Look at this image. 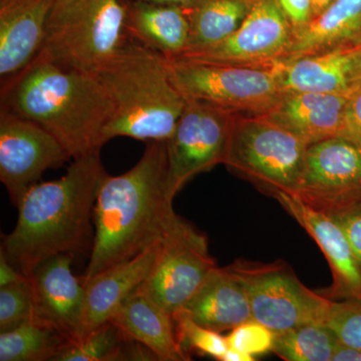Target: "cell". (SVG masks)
<instances>
[{"label": "cell", "instance_id": "6da1fadb", "mask_svg": "<svg viewBox=\"0 0 361 361\" xmlns=\"http://www.w3.org/2000/svg\"><path fill=\"white\" fill-rule=\"evenodd\" d=\"M180 219L167 193V144L148 142L134 167L122 175L106 173L102 180L82 282L139 255L161 241Z\"/></svg>", "mask_w": 361, "mask_h": 361}, {"label": "cell", "instance_id": "7a4b0ae2", "mask_svg": "<svg viewBox=\"0 0 361 361\" xmlns=\"http://www.w3.org/2000/svg\"><path fill=\"white\" fill-rule=\"evenodd\" d=\"M99 151L73 159L63 177L37 183L21 199L18 223L0 252L26 277L54 256L92 245L94 204L106 175Z\"/></svg>", "mask_w": 361, "mask_h": 361}, {"label": "cell", "instance_id": "3957f363", "mask_svg": "<svg viewBox=\"0 0 361 361\" xmlns=\"http://www.w3.org/2000/svg\"><path fill=\"white\" fill-rule=\"evenodd\" d=\"M1 108L44 128L73 160L102 149L114 114L96 75L39 61L2 82Z\"/></svg>", "mask_w": 361, "mask_h": 361}, {"label": "cell", "instance_id": "277c9868", "mask_svg": "<svg viewBox=\"0 0 361 361\" xmlns=\"http://www.w3.org/2000/svg\"><path fill=\"white\" fill-rule=\"evenodd\" d=\"M92 75L114 103L113 116L104 130V145L116 137L168 141L186 99L171 80L165 56L141 42L126 40Z\"/></svg>", "mask_w": 361, "mask_h": 361}, {"label": "cell", "instance_id": "5b68a950", "mask_svg": "<svg viewBox=\"0 0 361 361\" xmlns=\"http://www.w3.org/2000/svg\"><path fill=\"white\" fill-rule=\"evenodd\" d=\"M126 32L122 0H56L33 61L92 75L125 44Z\"/></svg>", "mask_w": 361, "mask_h": 361}, {"label": "cell", "instance_id": "8992f818", "mask_svg": "<svg viewBox=\"0 0 361 361\" xmlns=\"http://www.w3.org/2000/svg\"><path fill=\"white\" fill-rule=\"evenodd\" d=\"M308 145L263 115L237 114L224 165L271 197L295 193Z\"/></svg>", "mask_w": 361, "mask_h": 361}, {"label": "cell", "instance_id": "52a82bcc", "mask_svg": "<svg viewBox=\"0 0 361 361\" xmlns=\"http://www.w3.org/2000/svg\"><path fill=\"white\" fill-rule=\"evenodd\" d=\"M167 66L173 84L185 99L231 113L264 115L282 94L273 68L185 59H167Z\"/></svg>", "mask_w": 361, "mask_h": 361}, {"label": "cell", "instance_id": "ba28073f", "mask_svg": "<svg viewBox=\"0 0 361 361\" xmlns=\"http://www.w3.org/2000/svg\"><path fill=\"white\" fill-rule=\"evenodd\" d=\"M245 287L252 318L274 334L326 323L331 299L310 290L284 261H235L229 265Z\"/></svg>", "mask_w": 361, "mask_h": 361}, {"label": "cell", "instance_id": "9c48e42d", "mask_svg": "<svg viewBox=\"0 0 361 361\" xmlns=\"http://www.w3.org/2000/svg\"><path fill=\"white\" fill-rule=\"evenodd\" d=\"M237 114L188 101L167 144V193L176 195L195 176L224 163Z\"/></svg>", "mask_w": 361, "mask_h": 361}, {"label": "cell", "instance_id": "30bf717a", "mask_svg": "<svg viewBox=\"0 0 361 361\" xmlns=\"http://www.w3.org/2000/svg\"><path fill=\"white\" fill-rule=\"evenodd\" d=\"M217 267L206 235L180 218L161 240L155 264L137 292L174 315Z\"/></svg>", "mask_w": 361, "mask_h": 361}, {"label": "cell", "instance_id": "8fae6325", "mask_svg": "<svg viewBox=\"0 0 361 361\" xmlns=\"http://www.w3.org/2000/svg\"><path fill=\"white\" fill-rule=\"evenodd\" d=\"M293 37V28L277 0H255L245 20L228 39L174 59L273 68L286 59Z\"/></svg>", "mask_w": 361, "mask_h": 361}, {"label": "cell", "instance_id": "7c38bea8", "mask_svg": "<svg viewBox=\"0 0 361 361\" xmlns=\"http://www.w3.org/2000/svg\"><path fill=\"white\" fill-rule=\"evenodd\" d=\"M61 142L44 128L11 111L0 110V180L13 206L45 171L70 161Z\"/></svg>", "mask_w": 361, "mask_h": 361}, {"label": "cell", "instance_id": "4fadbf2b", "mask_svg": "<svg viewBox=\"0 0 361 361\" xmlns=\"http://www.w3.org/2000/svg\"><path fill=\"white\" fill-rule=\"evenodd\" d=\"M294 195L325 213L361 201V149L342 135L310 145Z\"/></svg>", "mask_w": 361, "mask_h": 361}, {"label": "cell", "instance_id": "5bb4252c", "mask_svg": "<svg viewBox=\"0 0 361 361\" xmlns=\"http://www.w3.org/2000/svg\"><path fill=\"white\" fill-rule=\"evenodd\" d=\"M73 255L61 254L40 264L28 277L32 318L75 341L82 336L85 286L71 271Z\"/></svg>", "mask_w": 361, "mask_h": 361}, {"label": "cell", "instance_id": "9a60e30c", "mask_svg": "<svg viewBox=\"0 0 361 361\" xmlns=\"http://www.w3.org/2000/svg\"><path fill=\"white\" fill-rule=\"evenodd\" d=\"M275 198L314 240L329 262L334 281L322 295L331 300L361 296L360 266L334 218L308 205L296 195L280 193Z\"/></svg>", "mask_w": 361, "mask_h": 361}, {"label": "cell", "instance_id": "2e32d148", "mask_svg": "<svg viewBox=\"0 0 361 361\" xmlns=\"http://www.w3.org/2000/svg\"><path fill=\"white\" fill-rule=\"evenodd\" d=\"M56 0H0V77H16L37 58Z\"/></svg>", "mask_w": 361, "mask_h": 361}, {"label": "cell", "instance_id": "e0dca14e", "mask_svg": "<svg viewBox=\"0 0 361 361\" xmlns=\"http://www.w3.org/2000/svg\"><path fill=\"white\" fill-rule=\"evenodd\" d=\"M360 47L284 59L273 68L284 92L348 94L360 82Z\"/></svg>", "mask_w": 361, "mask_h": 361}, {"label": "cell", "instance_id": "ac0fdd59", "mask_svg": "<svg viewBox=\"0 0 361 361\" xmlns=\"http://www.w3.org/2000/svg\"><path fill=\"white\" fill-rule=\"evenodd\" d=\"M348 96L349 94L284 92L273 108L263 116L310 146L341 135Z\"/></svg>", "mask_w": 361, "mask_h": 361}, {"label": "cell", "instance_id": "d6986e66", "mask_svg": "<svg viewBox=\"0 0 361 361\" xmlns=\"http://www.w3.org/2000/svg\"><path fill=\"white\" fill-rule=\"evenodd\" d=\"M161 240L135 257L99 273L84 283L85 305L80 337L110 322L120 306L144 283L155 264Z\"/></svg>", "mask_w": 361, "mask_h": 361}, {"label": "cell", "instance_id": "ffe728a7", "mask_svg": "<svg viewBox=\"0 0 361 361\" xmlns=\"http://www.w3.org/2000/svg\"><path fill=\"white\" fill-rule=\"evenodd\" d=\"M177 313L220 334L253 319L245 287L230 266L214 269Z\"/></svg>", "mask_w": 361, "mask_h": 361}, {"label": "cell", "instance_id": "44dd1931", "mask_svg": "<svg viewBox=\"0 0 361 361\" xmlns=\"http://www.w3.org/2000/svg\"><path fill=\"white\" fill-rule=\"evenodd\" d=\"M110 322L126 336L154 351L161 361L190 360L180 348L174 316L140 292H134Z\"/></svg>", "mask_w": 361, "mask_h": 361}, {"label": "cell", "instance_id": "7402d4cb", "mask_svg": "<svg viewBox=\"0 0 361 361\" xmlns=\"http://www.w3.org/2000/svg\"><path fill=\"white\" fill-rule=\"evenodd\" d=\"M127 32L166 59L179 58L189 44L188 9L132 0L127 4Z\"/></svg>", "mask_w": 361, "mask_h": 361}, {"label": "cell", "instance_id": "603a6c76", "mask_svg": "<svg viewBox=\"0 0 361 361\" xmlns=\"http://www.w3.org/2000/svg\"><path fill=\"white\" fill-rule=\"evenodd\" d=\"M360 47L361 0H334L305 27L294 32L285 59Z\"/></svg>", "mask_w": 361, "mask_h": 361}, {"label": "cell", "instance_id": "cb8c5ba5", "mask_svg": "<svg viewBox=\"0 0 361 361\" xmlns=\"http://www.w3.org/2000/svg\"><path fill=\"white\" fill-rule=\"evenodd\" d=\"M254 2L250 4L248 0H202L197 6L187 8L190 37L184 54L208 49L228 39L245 20Z\"/></svg>", "mask_w": 361, "mask_h": 361}, {"label": "cell", "instance_id": "d4e9b609", "mask_svg": "<svg viewBox=\"0 0 361 361\" xmlns=\"http://www.w3.org/2000/svg\"><path fill=\"white\" fill-rule=\"evenodd\" d=\"M66 342L56 329L32 318L0 334V361L54 360Z\"/></svg>", "mask_w": 361, "mask_h": 361}, {"label": "cell", "instance_id": "484cf974", "mask_svg": "<svg viewBox=\"0 0 361 361\" xmlns=\"http://www.w3.org/2000/svg\"><path fill=\"white\" fill-rule=\"evenodd\" d=\"M337 343L326 323H308L275 334L272 353L286 361H331Z\"/></svg>", "mask_w": 361, "mask_h": 361}, {"label": "cell", "instance_id": "4316f807", "mask_svg": "<svg viewBox=\"0 0 361 361\" xmlns=\"http://www.w3.org/2000/svg\"><path fill=\"white\" fill-rule=\"evenodd\" d=\"M128 337L111 322L75 341L66 342L52 361L123 360Z\"/></svg>", "mask_w": 361, "mask_h": 361}, {"label": "cell", "instance_id": "83f0119b", "mask_svg": "<svg viewBox=\"0 0 361 361\" xmlns=\"http://www.w3.org/2000/svg\"><path fill=\"white\" fill-rule=\"evenodd\" d=\"M174 319L178 339L185 353L194 350L202 355H208L222 360L228 349L226 336L220 332L202 326L186 315L176 313ZM188 355V353H187Z\"/></svg>", "mask_w": 361, "mask_h": 361}, {"label": "cell", "instance_id": "f1b7e54d", "mask_svg": "<svg viewBox=\"0 0 361 361\" xmlns=\"http://www.w3.org/2000/svg\"><path fill=\"white\" fill-rule=\"evenodd\" d=\"M326 324L342 343L361 349V296L331 300Z\"/></svg>", "mask_w": 361, "mask_h": 361}, {"label": "cell", "instance_id": "f546056e", "mask_svg": "<svg viewBox=\"0 0 361 361\" xmlns=\"http://www.w3.org/2000/svg\"><path fill=\"white\" fill-rule=\"evenodd\" d=\"M32 318V292L28 279L0 288V331L13 329Z\"/></svg>", "mask_w": 361, "mask_h": 361}, {"label": "cell", "instance_id": "4dcf8cb0", "mask_svg": "<svg viewBox=\"0 0 361 361\" xmlns=\"http://www.w3.org/2000/svg\"><path fill=\"white\" fill-rule=\"evenodd\" d=\"M275 334L262 323L251 319L230 330L226 336L228 348L256 356L272 351Z\"/></svg>", "mask_w": 361, "mask_h": 361}, {"label": "cell", "instance_id": "1f68e13d", "mask_svg": "<svg viewBox=\"0 0 361 361\" xmlns=\"http://www.w3.org/2000/svg\"><path fill=\"white\" fill-rule=\"evenodd\" d=\"M326 214L341 227L361 268V201Z\"/></svg>", "mask_w": 361, "mask_h": 361}, {"label": "cell", "instance_id": "d6a6232c", "mask_svg": "<svg viewBox=\"0 0 361 361\" xmlns=\"http://www.w3.org/2000/svg\"><path fill=\"white\" fill-rule=\"evenodd\" d=\"M342 137L361 149V82L349 92Z\"/></svg>", "mask_w": 361, "mask_h": 361}, {"label": "cell", "instance_id": "836d02e7", "mask_svg": "<svg viewBox=\"0 0 361 361\" xmlns=\"http://www.w3.org/2000/svg\"><path fill=\"white\" fill-rule=\"evenodd\" d=\"M293 32L305 27L313 20L312 0H277Z\"/></svg>", "mask_w": 361, "mask_h": 361}, {"label": "cell", "instance_id": "e575fe53", "mask_svg": "<svg viewBox=\"0 0 361 361\" xmlns=\"http://www.w3.org/2000/svg\"><path fill=\"white\" fill-rule=\"evenodd\" d=\"M27 279L28 278L20 270L16 269L6 255L0 252V288L8 285L21 283Z\"/></svg>", "mask_w": 361, "mask_h": 361}, {"label": "cell", "instance_id": "d590c367", "mask_svg": "<svg viewBox=\"0 0 361 361\" xmlns=\"http://www.w3.org/2000/svg\"><path fill=\"white\" fill-rule=\"evenodd\" d=\"M331 361H361V349L338 341Z\"/></svg>", "mask_w": 361, "mask_h": 361}, {"label": "cell", "instance_id": "8d00e7d4", "mask_svg": "<svg viewBox=\"0 0 361 361\" xmlns=\"http://www.w3.org/2000/svg\"><path fill=\"white\" fill-rule=\"evenodd\" d=\"M142 1L163 4V6H174L183 7V8H191V7L197 6L202 0H142Z\"/></svg>", "mask_w": 361, "mask_h": 361}, {"label": "cell", "instance_id": "74e56055", "mask_svg": "<svg viewBox=\"0 0 361 361\" xmlns=\"http://www.w3.org/2000/svg\"><path fill=\"white\" fill-rule=\"evenodd\" d=\"M255 357L241 353V351L235 350V349L228 348L222 361H253Z\"/></svg>", "mask_w": 361, "mask_h": 361}, {"label": "cell", "instance_id": "f35d334b", "mask_svg": "<svg viewBox=\"0 0 361 361\" xmlns=\"http://www.w3.org/2000/svg\"><path fill=\"white\" fill-rule=\"evenodd\" d=\"M332 2H334V0H312L313 16H314V18L323 13Z\"/></svg>", "mask_w": 361, "mask_h": 361}, {"label": "cell", "instance_id": "ab89813d", "mask_svg": "<svg viewBox=\"0 0 361 361\" xmlns=\"http://www.w3.org/2000/svg\"><path fill=\"white\" fill-rule=\"evenodd\" d=\"M360 82H361V51H360Z\"/></svg>", "mask_w": 361, "mask_h": 361}]
</instances>
